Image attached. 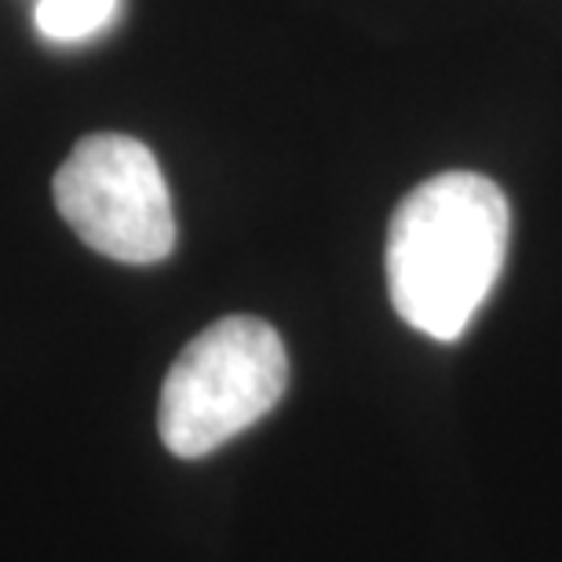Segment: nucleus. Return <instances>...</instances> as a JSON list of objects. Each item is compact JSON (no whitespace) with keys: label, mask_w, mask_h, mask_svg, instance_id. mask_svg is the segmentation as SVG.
<instances>
[{"label":"nucleus","mask_w":562,"mask_h":562,"mask_svg":"<svg viewBox=\"0 0 562 562\" xmlns=\"http://www.w3.org/2000/svg\"><path fill=\"white\" fill-rule=\"evenodd\" d=\"M512 212L479 172H438L402 198L387 227V292L398 318L453 344L490 300L508 260Z\"/></svg>","instance_id":"obj_1"},{"label":"nucleus","mask_w":562,"mask_h":562,"mask_svg":"<svg viewBox=\"0 0 562 562\" xmlns=\"http://www.w3.org/2000/svg\"><path fill=\"white\" fill-rule=\"evenodd\" d=\"M289 387V355L274 325L231 314L198 333L172 362L157 406L168 453L198 460L249 431Z\"/></svg>","instance_id":"obj_2"},{"label":"nucleus","mask_w":562,"mask_h":562,"mask_svg":"<svg viewBox=\"0 0 562 562\" xmlns=\"http://www.w3.org/2000/svg\"><path fill=\"white\" fill-rule=\"evenodd\" d=\"M55 209L88 249L146 267L176 249V212L154 150L132 136H85L55 172Z\"/></svg>","instance_id":"obj_3"},{"label":"nucleus","mask_w":562,"mask_h":562,"mask_svg":"<svg viewBox=\"0 0 562 562\" xmlns=\"http://www.w3.org/2000/svg\"><path fill=\"white\" fill-rule=\"evenodd\" d=\"M121 15V0H37V30L48 41H88Z\"/></svg>","instance_id":"obj_4"}]
</instances>
